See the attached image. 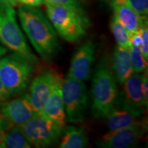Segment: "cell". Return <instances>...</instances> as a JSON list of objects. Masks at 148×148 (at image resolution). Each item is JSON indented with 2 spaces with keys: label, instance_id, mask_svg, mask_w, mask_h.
Here are the masks:
<instances>
[{
  "label": "cell",
  "instance_id": "14",
  "mask_svg": "<svg viewBox=\"0 0 148 148\" xmlns=\"http://www.w3.org/2000/svg\"><path fill=\"white\" fill-rule=\"evenodd\" d=\"M116 83L123 84L134 73L129 49L116 45L109 62Z\"/></svg>",
  "mask_w": 148,
  "mask_h": 148
},
{
  "label": "cell",
  "instance_id": "28",
  "mask_svg": "<svg viewBox=\"0 0 148 148\" xmlns=\"http://www.w3.org/2000/svg\"><path fill=\"white\" fill-rule=\"evenodd\" d=\"M11 96L10 93L6 90V88H5V86H3L1 81L0 80V103L7 100Z\"/></svg>",
  "mask_w": 148,
  "mask_h": 148
},
{
  "label": "cell",
  "instance_id": "22",
  "mask_svg": "<svg viewBox=\"0 0 148 148\" xmlns=\"http://www.w3.org/2000/svg\"><path fill=\"white\" fill-rule=\"evenodd\" d=\"M138 32L142 40L141 45L139 48L144 57L148 60V28L147 16H141Z\"/></svg>",
  "mask_w": 148,
  "mask_h": 148
},
{
  "label": "cell",
  "instance_id": "19",
  "mask_svg": "<svg viewBox=\"0 0 148 148\" xmlns=\"http://www.w3.org/2000/svg\"><path fill=\"white\" fill-rule=\"evenodd\" d=\"M110 27L117 45L124 49H129L132 46L130 41L129 32L114 14L111 19Z\"/></svg>",
  "mask_w": 148,
  "mask_h": 148
},
{
  "label": "cell",
  "instance_id": "21",
  "mask_svg": "<svg viewBox=\"0 0 148 148\" xmlns=\"http://www.w3.org/2000/svg\"><path fill=\"white\" fill-rule=\"evenodd\" d=\"M110 4H124L134 10L139 15L147 16L148 13V0H109Z\"/></svg>",
  "mask_w": 148,
  "mask_h": 148
},
{
  "label": "cell",
  "instance_id": "4",
  "mask_svg": "<svg viewBox=\"0 0 148 148\" xmlns=\"http://www.w3.org/2000/svg\"><path fill=\"white\" fill-rule=\"evenodd\" d=\"M117 94V84L108 59L102 57L96 66L92 79L91 110L94 117H106L113 106Z\"/></svg>",
  "mask_w": 148,
  "mask_h": 148
},
{
  "label": "cell",
  "instance_id": "26",
  "mask_svg": "<svg viewBox=\"0 0 148 148\" xmlns=\"http://www.w3.org/2000/svg\"><path fill=\"white\" fill-rule=\"evenodd\" d=\"M13 125H12L8 119H5L4 116L0 114V134H2Z\"/></svg>",
  "mask_w": 148,
  "mask_h": 148
},
{
  "label": "cell",
  "instance_id": "20",
  "mask_svg": "<svg viewBox=\"0 0 148 148\" xmlns=\"http://www.w3.org/2000/svg\"><path fill=\"white\" fill-rule=\"evenodd\" d=\"M129 51L134 73L140 74L147 71V59L144 57L140 48L131 46Z\"/></svg>",
  "mask_w": 148,
  "mask_h": 148
},
{
  "label": "cell",
  "instance_id": "11",
  "mask_svg": "<svg viewBox=\"0 0 148 148\" xmlns=\"http://www.w3.org/2000/svg\"><path fill=\"white\" fill-rule=\"evenodd\" d=\"M97 44L88 40L75 51L66 76L79 81L89 79L92 64L95 60Z\"/></svg>",
  "mask_w": 148,
  "mask_h": 148
},
{
  "label": "cell",
  "instance_id": "2",
  "mask_svg": "<svg viewBox=\"0 0 148 148\" xmlns=\"http://www.w3.org/2000/svg\"><path fill=\"white\" fill-rule=\"evenodd\" d=\"M38 64V59L32 53L14 51L0 58V80L10 96L26 89Z\"/></svg>",
  "mask_w": 148,
  "mask_h": 148
},
{
  "label": "cell",
  "instance_id": "27",
  "mask_svg": "<svg viewBox=\"0 0 148 148\" xmlns=\"http://www.w3.org/2000/svg\"><path fill=\"white\" fill-rule=\"evenodd\" d=\"M18 3L29 6L37 7L44 3V0H18Z\"/></svg>",
  "mask_w": 148,
  "mask_h": 148
},
{
  "label": "cell",
  "instance_id": "24",
  "mask_svg": "<svg viewBox=\"0 0 148 148\" xmlns=\"http://www.w3.org/2000/svg\"><path fill=\"white\" fill-rule=\"evenodd\" d=\"M142 75V90H143L144 100H145V106H148V77L147 71L143 73Z\"/></svg>",
  "mask_w": 148,
  "mask_h": 148
},
{
  "label": "cell",
  "instance_id": "25",
  "mask_svg": "<svg viewBox=\"0 0 148 148\" xmlns=\"http://www.w3.org/2000/svg\"><path fill=\"white\" fill-rule=\"evenodd\" d=\"M129 36H130V41L131 45L134 46V47H139L140 45H141L142 40L138 31H136V32H129Z\"/></svg>",
  "mask_w": 148,
  "mask_h": 148
},
{
  "label": "cell",
  "instance_id": "30",
  "mask_svg": "<svg viewBox=\"0 0 148 148\" xmlns=\"http://www.w3.org/2000/svg\"><path fill=\"white\" fill-rule=\"evenodd\" d=\"M7 51H8V50H7L6 48H5L4 47H2V46L0 45V58H1L2 56H3L7 53Z\"/></svg>",
  "mask_w": 148,
  "mask_h": 148
},
{
  "label": "cell",
  "instance_id": "17",
  "mask_svg": "<svg viewBox=\"0 0 148 148\" xmlns=\"http://www.w3.org/2000/svg\"><path fill=\"white\" fill-rule=\"evenodd\" d=\"M114 15L119 18L121 23L124 25L129 32H136L139 29L141 15L124 4L112 3Z\"/></svg>",
  "mask_w": 148,
  "mask_h": 148
},
{
  "label": "cell",
  "instance_id": "16",
  "mask_svg": "<svg viewBox=\"0 0 148 148\" xmlns=\"http://www.w3.org/2000/svg\"><path fill=\"white\" fill-rule=\"evenodd\" d=\"M59 144L60 148H83L88 144L86 131L81 127L69 125L64 129Z\"/></svg>",
  "mask_w": 148,
  "mask_h": 148
},
{
  "label": "cell",
  "instance_id": "6",
  "mask_svg": "<svg viewBox=\"0 0 148 148\" xmlns=\"http://www.w3.org/2000/svg\"><path fill=\"white\" fill-rule=\"evenodd\" d=\"M24 135L30 143L36 147H47L59 141L64 127L49 120L39 114L20 125Z\"/></svg>",
  "mask_w": 148,
  "mask_h": 148
},
{
  "label": "cell",
  "instance_id": "23",
  "mask_svg": "<svg viewBox=\"0 0 148 148\" xmlns=\"http://www.w3.org/2000/svg\"><path fill=\"white\" fill-rule=\"evenodd\" d=\"M45 4L57 5H71L75 6H81L80 0H44Z\"/></svg>",
  "mask_w": 148,
  "mask_h": 148
},
{
  "label": "cell",
  "instance_id": "13",
  "mask_svg": "<svg viewBox=\"0 0 148 148\" xmlns=\"http://www.w3.org/2000/svg\"><path fill=\"white\" fill-rule=\"evenodd\" d=\"M62 80L56 84L38 114L61 126L64 127L66 119L62 99Z\"/></svg>",
  "mask_w": 148,
  "mask_h": 148
},
{
  "label": "cell",
  "instance_id": "18",
  "mask_svg": "<svg viewBox=\"0 0 148 148\" xmlns=\"http://www.w3.org/2000/svg\"><path fill=\"white\" fill-rule=\"evenodd\" d=\"M30 143L18 125H13L3 133L0 139V147L29 148Z\"/></svg>",
  "mask_w": 148,
  "mask_h": 148
},
{
  "label": "cell",
  "instance_id": "29",
  "mask_svg": "<svg viewBox=\"0 0 148 148\" xmlns=\"http://www.w3.org/2000/svg\"><path fill=\"white\" fill-rule=\"evenodd\" d=\"M0 3H3V4L10 5L11 6L14 7L18 5V0H0Z\"/></svg>",
  "mask_w": 148,
  "mask_h": 148
},
{
  "label": "cell",
  "instance_id": "8",
  "mask_svg": "<svg viewBox=\"0 0 148 148\" xmlns=\"http://www.w3.org/2000/svg\"><path fill=\"white\" fill-rule=\"evenodd\" d=\"M147 130V123L139 120L129 127L110 130L97 142V146L101 148H129L137 145L138 140Z\"/></svg>",
  "mask_w": 148,
  "mask_h": 148
},
{
  "label": "cell",
  "instance_id": "9",
  "mask_svg": "<svg viewBox=\"0 0 148 148\" xmlns=\"http://www.w3.org/2000/svg\"><path fill=\"white\" fill-rule=\"evenodd\" d=\"M123 85V88L121 92H118L114 102L140 117L147 108L142 90V75L134 73Z\"/></svg>",
  "mask_w": 148,
  "mask_h": 148
},
{
  "label": "cell",
  "instance_id": "15",
  "mask_svg": "<svg viewBox=\"0 0 148 148\" xmlns=\"http://www.w3.org/2000/svg\"><path fill=\"white\" fill-rule=\"evenodd\" d=\"M105 118H106V124L110 130L129 127L140 120L139 116L116 102Z\"/></svg>",
  "mask_w": 148,
  "mask_h": 148
},
{
  "label": "cell",
  "instance_id": "10",
  "mask_svg": "<svg viewBox=\"0 0 148 148\" xmlns=\"http://www.w3.org/2000/svg\"><path fill=\"white\" fill-rule=\"evenodd\" d=\"M62 79L56 72L45 69L33 79L27 95L36 113H39L55 86Z\"/></svg>",
  "mask_w": 148,
  "mask_h": 148
},
{
  "label": "cell",
  "instance_id": "1",
  "mask_svg": "<svg viewBox=\"0 0 148 148\" xmlns=\"http://www.w3.org/2000/svg\"><path fill=\"white\" fill-rule=\"evenodd\" d=\"M18 14L22 28L36 52L45 60L52 59L60 49L58 34L49 18L39 9L20 5Z\"/></svg>",
  "mask_w": 148,
  "mask_h": 148
},
{
  "label": "cell",
  "instance_id": "5",
  "mask_svg": "<svg viewBox=\"0 0 148 148\" xmlns=\"http://www.w3.org/2000/svg\"><path fill=\"white\" fill-rule=\"evenodd\" d=\"M62 92L66 122L77 123L84 121L88 104L87 87L84 82L66 76L62 80Z\"/></svg>",
  "mask_w": 148,
  "mask_h": 148
},
{
  "label": "cell",
  "instance_id": "31",
  "mask_svg": "<svg viewBox=\"0 0 148 148\" xmlns=\"http://www.w3.org/2000/svg\"><path fill=\"white\" fill-rule=\"evenodd\" d=\"M2 134H3V133H2V134H0V139H1V136H2Z\"/></svg>",
  "mask_w": 148,
  "mask_h": 148
},
{
  "label": "cell",
  "instance_id": "7",
  "mask_svg": "<svg viewBox=\"0 0 148 148\" xmlns=\"http://www.w3.org/2000/svg\"><path fill=\"white\" fill-rule=\"evenodd\" d=\"M0 42L13 51L31 53L16 21L13 7L3 3H0Z\"/></svg>",
  "mask_w": 148,
  "mask_h": 148
},
{
  "label": "cell",
  "instance_id": "3",
  "mask_svg": "<svg viewBox=\"0 0 148 148\" xmlns=\"http://www.w3.org/2000/svg\"><path fill=\"white\" fill-rule=\"evenodd\" d=\"M48 18L66 41L76 42L86 34L89 21L81 6L46 4Z\"/></svg>",
  "mask_w": 148,
  "mask_h": 148
},
{
  "label": "cell",
  "instance_id": "12",
  "mask_svg": "<svg viewBox=\"0 0 148 148\" xmlns=\"http://www.w3.org/2000/svg\"><path fill=\"white\" fill-rule=\"evenodd\" d=\"M0 114L14 125L24 124L36 113L33 108L28 95L0 103Z\"/></svg>",
  "mask_w": 148,
  "mask_h": 148
}]
</instances>
